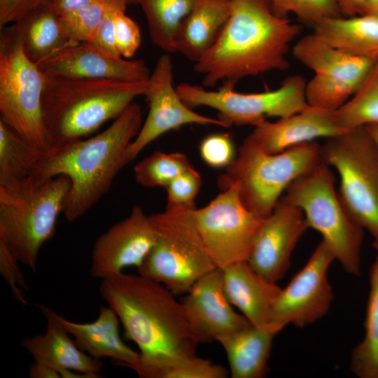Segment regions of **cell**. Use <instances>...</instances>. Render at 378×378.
<instances>
[{
  "label": "cell",
  "instance_id": "1",
  "mask_svg": "<svg viewBox=\"0 0 378 378\" xmlns=\"http://www.w3.org/2000/svg\"><path fill=\"white\" fill-rule=\"evenodd\" d=\"M230 15L219 37L195 63L204 88L285 71L287 53L301 27L277 15L270 0H229Z\"/></svg>",
  "mask_w": 378,
  "mask_h": 378
},
{
  "label": "cell",
  "instance_id": "2",
  "mask_svg": "<svg viewBox=\"0 0 378 378\" xmlns=\"http://www.w3.org/2000/svg\"><path fill=\"white\" fill-rule=\"evenodd\" d=\"M141 125V108L133 102L102 132L44 150L29 178L41 183L59 175L68 177L71 186L62 214L74 221L108 192L129 163L127 151Z\"/></svg>",
  "mask_w": 378,
  "mask_h": 378
},
{
  "label": "cell",
  "instance_id": "3",
  "mask_svg": "<svg viewBox=\"0 0 378 378\" xmlns=\"http://www.w3.org/2000/svg\"><path fill=\"white\" fill-rule=\"evenodd\" d=\"M99 293L118 316L126 338L139 347L137 364L195 354L200 343L182 304L162 284L122 272L102 279Z\"/></svg>",
  "mask_w": 378,
  "mask_h": 378
},
{
  "label": "cell",
  "instance_id": "4",
  "mask_svg": "<svg viewBox=\"0 0 378 378\" xmlns=\"http://www.w3.org/2000/svg\"><path fill=\"white\" fill-rule=\"evenodd\" d=\"M148 79L125 82L46 76L42 111L49 148L88 136L116 119L136 97L146 94Z\"/></svg>",
  "mask_w": 378,
  "mask_h": 378
},
{
  "label": "cell",
  "instance_id": "5",
  "mask_svg": "<svg viewBox=\"0 0 378 378\" xmlns=\"http://www.w3.org/2000/svg\"><path fill=\"white\" fill-rule=\"evenodd\" d=\"M70 186L64 175L41 183L27 178L0 185V241L33 271L41 248L55 234Z\"/></svg>",
  "mask_w": 378,
  "mask_h": 378
},
{
  "label": "cell",
  "instance_id": "6",
  "mask_svg": "<svg viewBox=\"0 0 378 378\" xmlns=\"http://www.w3.org/2000/svg\"><path fill=\"white\" fill-rule=\"evenodd\" d=\"M321 162V145L316 141L272 154L246 136L218 185L221 190L234 185L244 205L265 218L290 183Z\"/></svg>",
  "mask_w": 378,
  "mask_h": 378
},
{
  "label": "cell",
  "instance_id": "7",
  "mask_svg": "<svg viewBox=\"0 0 378 378\" xmlns=\"http://www.w3.org/2000/svg\"><path fill=\"white\" fill-rule=\"evenodd\" d=\"M195 208L166 206L150 216L156 241L138 272L174 295L187 293L200 278L217 267L196 227Z\"/></svg>",
  "mask_w": 378,
  "mask_h": 378
},
{
  "label": "cell",
  "instance_id": "8",
  "mask_svg": "<svg viewBox=\"0 0 378 378\" xmlns=\"http://www.w3.org/2000/svg\"><path fill=\"white\" fill-rule=\"evenodd\" d=\"M284 197L301 209L309 227L321 234L345 272L359 276L364 229L343 204L330 167L321 162L300 176Z\"/></svg>",
  "mask_w": 378,
  "mask_h": 378
},
{
  "label": "cell",
  "instance_id": "9",
  "mask_svg": "<svg viewBox=\"0 0 378 378\" xmlns=\"http://www.w3.org/2000/svg\"><path fill=\"white\" fill-rule=\"evenodd\" d=\"M46 76L24 54L13 24L0 34V114L2 120L32 146L50 147L42 111Z\"/></svg>",
  "mask_w": 378,
  "mask_h": 378
},
{
  "label": "cell",
  "instance_id": "10",
  "mask_svg": "<svg viewBox=\"0 0 378 378\" xmlns=\"http://www.w3.org/2000/svg\"><path fill=\"white\" fill-rule=\"evenodd\" d=\"M321 160L339 174L337 190L349 214L378 244V150L366 128L327 139Z\"/></svg>",
  "mask_w": 378,
  "mask_h": 378
},
{
  "label": "cell",
  "instance_id": "11",
  "mask_svg": "<svg viewBox=\"0 0 378 378\" xmlns=\"http://www.w3.org/2000/svg\"><path fill=\"white\" fill-rule=\"evenodd\" d=\"M306 84L302 76L295 74L286 77L276 89L257 93L236 92L235 85L228 83L214 91L187 83L176 88L189 107L216 109L218 118L230 127L254 125L267 118H285L302 111L308 106Z\"/></svg>",
  "mask_w": 378,
  "mask_h": 378
},
{
  "label": "cell",
  "instance_id": "12",
  "mask_svg": "<svg viewBox=\"0 0 378 378\" xmlns=\"http://www.w3.org/2000/svg\"><path fill=\"white\" fill-rule=\"evenodd\" d=\"M207 205L192 211L204 245L216 266L224 269L247 260L264 218L250 211L230 185Z\"/></svg>",
  "mask_w": 378,
  "mask_h": 378
},
{
  "label": "cell",
  "instance_id": "13",
  "mask_svg": "<svg viewBox=\"0 0 378 378\" xmlns=\"http://www.w3.org/2000/svg\"><path fill=\"white\" fill-rule=\"evenodd\" d=\"M335 260L331 249L321 240L303 267L281 288L270 322L303 328L323 318L334 299L328 274Z\"/></svg>",
  "mask_w": 378,
  "mask_h": 378
},
{
  "label": "cell",
  "instance_id": "14",
  "mask_svg": "<svg viewBox=\"0 0 378 378\" xmlns=\"http://www.w3.org/2000/svg\"><path fill=\"white\" fill-rule=\"evenodd\" d=\"M145 94L149 111L127 151L130 162L152 141L163 134L188 124L230 126L220 119L195 112L181 98L174 86L173 64L169 54L162 55L149 77Z\"/></svg>",
  "mask_w": 378,
  "mask_h": 378
},
{
  "label": "cell",
  "instance_id": "15",
  "mask_svg": "<svg viewBox=\"0 0 378 378\" xmlns=\"http://www.w3.org/2000/svg\"><path fill=\"white\" fill-rule=\"evenodd\" d=\"M294 57L314 71L307 82L315 93L337 97H350L356 91L376 59L345 52L321 40L314 33L297 41Z\"/></svg>",
  "mask_w": 378,
  "mask_h": 378
},
{
  "label": "cell",
  "instance_id": "16",
  "mask_svg": "<svg viewBox=\"0 0 378 378\" xmlns=\"http://www.w3.org/2000/svg\"><path fill=\"white\" fill-rule=\"evenodd\" d=\"M309 228L301 209L282 196L263 219L248 262L263 278L276 284L288 270L292 253Z\"/></svg>",
  "mask_w": 378,
  "mask_h": 378
},
{
  "label": "cell",
  "instance_id": "17",
  "mask_svg": "<svg viewBox=\"0 0 378 378\" xmlns=\"http://www.w3.org/2000/svg\"><path fill=\"white\" fill-rule=\"evenodd\" d=\"M156 236L150 216L141 206H134L127 218L110 227L94 243L91 276L103 279L129 266L138 268L154 246Z\"/></svg>",
  "mask_w": 378,
  "mask_h": 378
},
{
  "label": "cell",
  "instance_id": "18",
  "mask_svg": "<svg viewBox=\"0 0 378 378\" xmlns=\"http://www.w3.org/2000/svg\"><path fill=\"white\" fill-rule=\"evenodd\" d=\"M186 294L181 302L199 343L217 342L251 324L228 301L220 268L202 276Z\"/></svg>",
  "mask_w": 378,
  "mask_h": 378
},
{
  "label": "cell",
  "instance_id": "19",
  "mask_svg": "<svg viewBox=\"0 0 378 378\" xmlns=\"http://www.w3.org/2000/svg\"><path fill=\"white\" fill-rule=\"evenodd\" d=\"M37 66L52 77L140 82L150 76L143 60L108 55L89 43H71Z\"/></svg>",
  "mask_w": 378,
  "mask_h": 378
},
{
  "label": "cell",
  "instance_id": "20",
  "mask_svg": "<svg viewBox=\"0 0 378 378\" xmlns=\"http://www.w3.org/2000/svg\"><path fill=\"white\" fill-rule=\"evenodd\" d=\"M253 126L247 137L262 150L272 154L318 138L328 139L347 132L340 127L336 110L310 105L299 113L275 122L264 120Z\"/></svg>",
  "mask_w": 378,
  "mask_h": 378
},
{
  "label": "cell",
  "instance_id": "21",
  "mask_svg": "<svg viewBox=\"0 0 378 378\" xmlns=\"http://www.w3.org/2000/svg\"><path fill=\"white\" fill-rule=\"evenodd\" d=\"M36 307L46 318V331L21 341L34 360L46 363L59 373L66 369L99 377V372L103 365L100 359L90 356L76 345L52 309L42 304H36Z\"/></svg>",
  "mask_w": 378,
  "mask_h": 378
},
{
  "label": "cell",
  "instance_id": "22",
  "mask_svg": "<svg viewBox=\"0 0 378 378\" xmlns=\"http://www.w3.org/2000/svg\"><path fill=\"white\" fill-rule=\"evenodd\" d=\"M223 270V288L230 304L254 326L270 322L281 288L256 272L247 260Z\"/></svg>",
  "mask_w": 378,
  "mask_h": 378
},
{
  "label": "cell",
  "instance_id": "23",
  "mask_svg": "<svg viewBox=\"0 0 378 378\" xmlns=\"http://www.w3.org/2000/svg\"><path fill=\"white\" fill-rule=\"evenodd\" d=\"M75 343L90 356L101 359L110 358L115 364L132 368L139 360V353L127 346L121 339L119 332V318L114 310L102 306L95 321L90 323H77L67 320L55 312Z\"/></svg>",
  "mask_w": 378,
  "mask_h": 378
},
{
  "label": "cell",
  "instance_id": "24",
  "mask_svg": "<svg viewBox=\"0 0 378 378\" xmlns=\"http://www.w3.org/2000/svg\"><path fill=\"white\" fill-rule=\"evenodd\" d=\"M285 327L270 322L249 325L217 342L224 349L232 378H262L269 371L274 339Z\"/></svg>",
  "mask_w": 378,
  "mask_h": 378
},
{
  "label": "cell",
  "instance_id": "25",
  "mask_svg": "<svg viewBox=\"0 0 378 378\" xmlns=\"http://www.w3.org/2000/svg\"><path fill=\"white\" fill-rule=\"evenodd\" d=\"M230 15L229 0H197L178 28L176 52L195 63L198 62L215 43Z\"/></svg>",
  "mask_w": 378,
  "mask_h": 378
},
{
  "label": "cell",
  "instance_id": "26",
  "mask_svg": "<svg viewBox=\"0 0 378 378\" xmlns=\"http://www.w3.org/2000/svg\"><path fill=\"white\" fill-rule=\"evenodd\" d=\"M312 27L315 35L336 48L356 56L378 58L377 15L328 17Z\"/></svg>",
  "mask_w": 378,
  "mask_h": 378
},
{
  "label": "cell",
  "instance_id": "27",
  "mask_svg": "<svg viewBox=\"0 0 378 378\" xmlns=\"http://www.w3.org/2000/svg\"><path fill=\"white\" fill-rule=\"evenodd\" d=\"M13 24L25 55L36 64L67 46L76 43L64 36L59 16L50 1L27 12Z\"/></svg>",
  "mask_w": 378,
  "mask_h": 378
},
{
  "label": "cell",
  "instance_id": "28",
  "mask_svg": "<svg viewBox=\"0 0 378 378\" xmlns=\"http://www.w3.org/2000/svg\"><path fill=\"white\" fill-rule=\"evenodd\" d=\"M197 0H139L152 42L166 53L176 52L178 28Z\"/></svg>",
  "mask_w": 378,
  "mask_h": 378
},
{
  "label": "cell",
  "instance_id": "29",
  "mask_svg": "<svg viewBox=\"0 0 378 378\" xmlns=\"http://www.w3.org/2000/svg\"><path fill=\"white\" fill-rule=\"evenodd\" d=\"M370 272L364 336L351 352L350 368L359 378H378V244Z\"/></svg>",
  "mask_w": 378,
  "mask_h": 378
},
{
  "label": "cell",
  "instance_id": "30",
  "mask_svg": "<svg viewBox=\"0 0 378 378\" xmlns=\"http://www.w3.org/2000/svg\"><path fill=\"white\" fill-rule=\"evenodd\" d=\"M43 152L0 119V185L29 178Z\"/></svg>",
  "mask_w": 378,
  "mask_h": 378
},
{
  "label": "cell",
  "instance_id": "31",
  "mask_svg": "<svg viewBox=\"0 0 378 378\" xmlns=\"http://www.w3.org/2000/svg\"><path fill=\"white\" fill-rule=\"evenodd\" d=\"M336 115L346 131L378 125V58L351 97L336 110Z\"/></svg>",
  "mask_w": 378,
  "mask_h": 378
},
{
  "label": "cell",
  "instance_id": "32",
  "mask_svg": "<svg viewBox=\"0 0 378 378\" xmlns=\"http://www.w3.org/2000/svg\"><path fill=\"white\" fill-rule=\"evenodd\" d=\"M132 370L141 378H225L228 374L224 367L195 354L158 364H138Z\"/></svg>",
  "mask_w": 378,
  "mask_h": 378
},
{
  "label": "cell",
  "instance_id": "33",
  "mask_svg": "<svg viewBox=\"0 0 378 378\" xmlns=\"http://www.w3.org/2000/svg\"><path fill=\"white\" fill-rule=\"evenodd\" d=\"M190 167L183 153L155 151L135 165L134 174L136 181L142 186L165 188Z\"/></svg>",
  "mask_w": 378,
  "mask_h": 378
},
{
  "label": "cell",
  "instance_id": "34",
  "mask_svg": "<svg viewBox=\"0 0 378 378\" xmlns=\"http://www.w3.org/2000/svg\"><path fill=\"white\" fill-rule=\"evenodd\" d=\"M104 8V0H98L60 16L66 38L73 43H91L97 34Z\"/></svg>",
  "mask_w": 378,
  "mask_h": 378
},
{
  "label": "cell",
  "instance_id": "35",
  "mask_svg": "<svg viewBox=\"0 0 378 378\" xmlns=\"http://www.w3.org/2000/svg\"><path fill=\"white\" fill-rule=\"evenodd\" d=\"M274 12L279 16L295 15L304 22L313 25L328 17L342 16L337 0H270Z\"/></svg>",
  "mask_w": 378,
  "mask_h": 378
},
{
  "label": "cell",
  "instance_id": "36",
  "mask_svg": "<svg viewBox=\"0 0 378 378\" xmlns=\"http://www.w3.org/2000/svg\"><path fill=\"white\" fill-rule=\"evenodd\" d=\"M202 177L192 166L173 179L166 187L167 207H195Z\"/></svg>",
  "mask_w": 378,
  "mask_h": 378
},
{
  "label": "cell",
  "instance_id": "37",
  "mask_svg": "<svg viewBox=\"0 0 378 378\" xmlns=\"http://www.w3.org/2000/svg\"><path fill=\"white\" fill-rule=\"evenodd\" d=\"M127 0H104V8L94 40L89 43L95 48L111 56L121 57L115 47V26L117 16L126 11Z\"/></svg>",
  "mask_w": 378,
  "mask_h": 378
},
{
  "label": "cell",
  "instance_id": "38",
  "mask_svg": "<svg viewBox=\"0 0 378 378\" xmlns=\"http://www.w3.org/2000/svg\"><path fill=\"white\" fill-rule=\"evenodd\" d=\"M202 159L214 168L227 167L234 159V147L229 134L216 133L204 138L200 144Z\"/></svg>",
  "mask_w": 378,
  "mask_h": 378
},
{
  "label": "cell",
  "instance_id": "39",
  "mask_svg": "<svg viewBox=\"0 0 378 378\" xmlns=\"http://www.w3.org/2000/svg\"><path fill=\"white\" fill-rule=\"evenodd\" d=\"M141 41L139 25L126 15V11L120 12L115 26V43L119 55L125 59L132 57Z\"/></svg>",
  "mask_w": 378,
  "mask_h": 378
},
{
  "label": "cell",
  "instance_id": "40",
  "mask_svg": "<svg viewBox=\"0 0 378 378\" xmlns=\"http://www.w3.org/2000/svg\"><path fill=\"white\" fill-rule=\"evenodd\" d=\"M19 263L6 245L0 241V273L13 296L21 304L26 305L28 302L23 295L22 288L27 289V285L20 270Z\"/></svg>",
  "mask_w": 378,
  "mask_h": 378
},
{
  "label": "cell",
  "instance_id": "41",
  "mask_svg": "<svg viewBox=\"0 0 378 378\" xmlns=\"http://www.w3.org/2000/svg\"><path fill=\"white\" fill-rule=\"evenodd\" d=\"M51 0H0V29L13 24L27 12Z\"/></svg>",
  "mask_w": 378,
  "mask_h": 378
},
{
  "label": "cell",
  "instance_id": "42",
  "mask_svg": "<svg viewBox=\"0 0 378 378\" xmlns=\"http://www.w3.org/2000/svg\"><path fill=\"white\" fill-rule=\"evenodd\" d=\"M98 0H51L52 6L60 17Z\"/></svg>",
  "mask_w": 378,
  "mask_h": 378
},
{
  "label": "cell",
  "instance_id": "43",
  "mask_svg": "<svg viewBox=\"0 0 378 378\" xmlns=\"http://www.w3.org/2000/svg\"><path fill=\"white\" fill-rule=\"evenodd\" d=\"M340 11L343 17H352L365 14V0H337Z\"/></svg>",
  "mask_w": 378,
  "mask_h": 378
},
{
  "label": "cell",
  "instance_id": "44",
  "mask_svg": "<svg viewBox=\"0 0 378 378\" xmlns=\"http://www.w3.org/2000/svg\"><path fill=\"white\" fill-rule=\"evenodd\" d=\"M29 375L31 378H60V374L55 368L36 360L30 365Z\"/></svg>",
  "mask_w": 378,
  "mask_h": 378
},
{
  "label": "cell",
  "instance_id": "45",
  "mask_svg": "<svg viewBox=\"0 0 378 378\" xmlns=\"http://www.w3.org/2000/svg\"><path fill=\"white\" fill-rule=\"evenodd\" d=\"M366 13L378 16V0H365Z\"/></svg>",
  "mask_w": 378,
  "mask_h": 378
},
{
  "label": "cell",
  "instance_id": "46",
  "mask_svg": "<svg viewBox=\"0 0 378 378\" xmlns=\"http://www.w3.org/2000/svg\"><path fill=\"white\" fill-rule=\"evenodd\" d=\"M372 137L378 150V125H372L365 127Z\"/></svg>",
  "mask_w": 378,
  "mask_h": 378
},
{
  "label": "cell",
  "instance_id": "47",
  "mask_svg": "<svg viewBox=\"0 0 378 378\" xmlns=\"http://www.w3.org/2000/svg\"><path fill=\"white\" fill-rule=\"evenodd\" d=\"M129 4H138L139 0H127Z\"/></svg>",
  "mask_w": 378,
  "mask_h": 378
}]
</instances>
